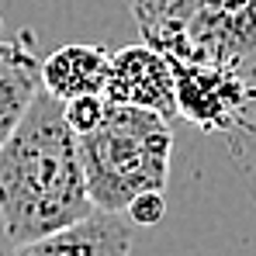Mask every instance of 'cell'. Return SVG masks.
I'll use <instances>...</instances> for the list:
<instances>
[{"label": "cell", "instance_id": "1", "mask_svg": "<svg viewBox=\"0 0 256 256\" xmlns=\"http://www.w3.org/2000/svg\"><path fill=\"white\" fill-rule=\"evenodd\" d=\"M90 212L80 138L62 100L38 90L24 118L0 142V222L14 246L62 232Z\"/></svg>", "mask_w": 256, "mask_h": 256}, {"label": "cell", "instance_id": "2", "mask_svg": "<svg viewBox=\"0 0 256 256\" xmlns=\"http://www.w3.org/2000/svg\"><path fill=\"white\" fill-rule=\"evenodd\" d=\"M80 138L86 194L97 212L122 214L142 190H166L173 156L170 118L135 104H111Z\"/></svg>", "mask_w": 256, "mask_h": 256}, {"label": "cell", "instance_id": "3", "mask_svg": "<svg viewBox=\"0 0 256 256\" xmlns=\"http://www.w3.org/2000/svg\"><path fill=\"white\" fill-rule=\"evenodd\" d=\"M138 28L170 59L222 66L256 84V0H190Z\"/></svg>", "mask_w": 256, "mask_h": 256}, {"label": "cell", "instance_id": "4", "mask_svg": "<svg viewBox=\"0 0 256 256\" xmlns=\"http://www.w3.org/2000/svg\"><path fill=\"white\" fill-rule=\"evenodd\" d=\"M173 66V90H176V114L204 132H228L256 97L250 80L222 70V66H198L180 62Z\"/></svg>", "mask_w": 256, "mask_h": 256}, {"label": "cell", "instance_id": "5", "mask_svg": "<svg viewBox=\"0 0 256 256\" xmlns=\"http://www.w3.org/2000/svg\"><path fill=\"white\" fill-rule=\"evenodd\" d=\"M104 97L111 104H135L160 111L163 118H176V90H173V66L170 56L149 42L128 45L111 56L108 80H104Z\"/></svg>", "mask_w": 256, "mask_h": 256}, {"label": "cell", "instance_id": "6", "mask_svg": "<svg viewBox=\"0 0 256 256\" xmlns=\"http://www.w3.org/2000/svg\"><path fill=\"white\" fill-rule=\"evenodd\" d=\"M14 256H132V225L114 212H90L62 232L18 246Z\"/></svg>", "mask_w": 256, "mask_h": 256}, {"label": "cell", "instance_id": "7", "mask_svg": "<svg viewBox=\"0 0 256 256\" xmlns=\"http://www.w3.org/2000/svg\"><path fill=\"white\" fill-rule=\"evenodd\" d=\"M42 90V62L32 48V32L0 38V142L24 118L28 104Z\"/></svg>", "mask_w": 256, "mask_h": 256}, {"label": "cell", "instance_id": "8", "mask_svg": "<svg viewBox=\"0 0 256 256\" xmlns=\"http://www.w3.org/2000/svg\"><path fill=\"white\" fill-rule=\"evenodd\" d=\"M108 66L111 52L104 45H62L48 59H42V86L59 100L104 94Z\"/></svg>", "mask_w": 256, "mask_h": 256}, {"label": "cell", "instance_id": "9", "mask_svg": "<svg viewBox=\"0 0 256 256\" xmlns=\"http://www.w3.org/2000/svg\"><path fill=\"white\" fill-rule=\"evenodd\" d=\"M104 111H108V97H104V94H84V97L62 100V114H66V125L73 128L76 135H86L90 128L100 125Z\"/></svg>", "mask_w": 256, "mask_h": 256}, {"label": "cell", "instance_id": "10", "mask_svg": "<svg viewBox=\"0 0 256 256\" xmlns=\"http://www.w3.org/2000/svg\"><path fill=\"white\" fill-rule=\"evenodd\" d=\"M125 214L135 225H160L163 214H166V198H163V190H142V194H135V198L128 201Z\"/></svg>", "mask_w": 256, "mask_h": 256}, {"label": "cell", "instance_id": "11", "mask_svg": "<svg viewBox=\"0 0 256 256\" xmlns=\"http://www.w3.org/2000/svg\"><path fill=\"white\" fill-rule=\"evenodd\" d=\"M184 4H190V0H128V7H132V14H135L138 24H149V21L170 14L176 7H184Z\"/></svg>", "mask_w": 256, "mask_h": 256}]
</instances>
